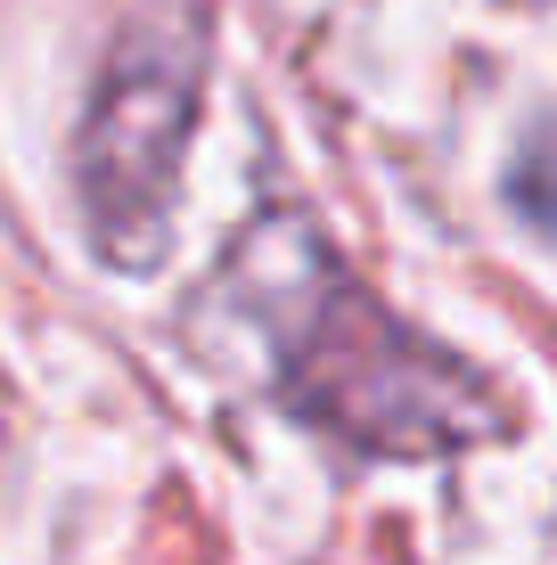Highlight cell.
<instances>
[{
	"instance_id": "cell-2",
	"label": "cell",
	"mask_w": 557,
	"mask_h": 565,
	"mask_svg": "<svg viewBox=\"0 0 557 565\" xmlns=\"http://www.w3.org/2000/svg\"><path fill=\"white\" fill-rule=\"evenodd\" d=\"M287 377L329 426L386 443V451H435V443L492 426L468 369L427 353L410 328H394L361 296H329V311H312L287 337Z\"/></svg>"
},
{
	"instance_id": "cell-1",
	"label": "cell",
	"mask_w": 557,
	"mask_h": 565,
	"mask_svg": "<svg viewBox=\"0 0 557 565\" xmlns=\"http://www.w3.org/2000/svg\"><path fill=\"white\" fill-rule=\"evenodd\" d=\"M189 124H197V33L140 25L131 42H115L83 107V148H74V189H83L90 238L107 263H157Z\"/></svg>"
}]
</instances>
